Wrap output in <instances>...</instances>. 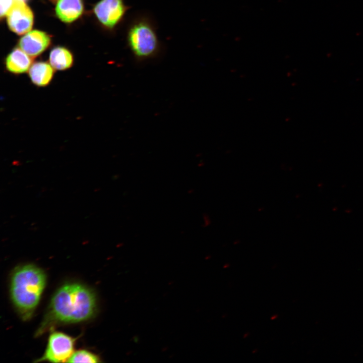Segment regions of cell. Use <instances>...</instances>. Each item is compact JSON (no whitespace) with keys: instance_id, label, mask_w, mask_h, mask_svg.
I'll list each match as a JSON object with an SVG mask.
<instances>
[{"instance_id":"cell-1","label":"cell","mask_w":363,"mask_h":363,"mask_svg":"<svg viewBox=\"0 0 363 363\" xmlns=\"http://www.w3.org/2000/svg\"><path fill=\"white\" fill-rule=\"evenodd\" d=\"M96 310L94 292L79 283H68L60 287L51 300L48 311L38 332L57 324L74 323L91 318Z\"/></svg>"},{"instance_id":"cell-2","label":"cell","mask_w":363,"mask_h":363,"mask_svg":"<svg viewBox=\"0 0 363 363\" xmlns=\"http://www.w3.org/2000/svg\"><path fill=\"white\" fill-rule=\"evenodd\" d=\"M125 43L137 63L156 59L163 50L157 23L148 12H138L130 18L125 27Z\"/></svg>"},{"instance_id":"cell-3","label":"cell","mask_w":363,"mask_h":363,"mask_svg":"<svg viewBox=\"0 0 363 363\" xmlns=\"http://www.w3.org/2000/svg\"><path fill=\"white\" fill-rule=\"evenodd\" d=\"M45 283L44 271L34 265L21 266L14 271L10 287L11 298L24 320L31 317Z\"/></svg>"},{"instance_id":"cell-4","label":"cell","mask_w":363,"mask_h":363,"mask_svg":"<svg viewBox=\"0 0 363 363\" xmlns=\"http://www.w3.org/2000/svg\"><path fill=\"white\" fill-rule=\"evenodd\" d=\"M131 8L125 0H100L95 6L94 12L105 29L114 31L126 20Z\"/></svg>"},{"instance_id":"cell-5","label":"cell","mask_w":363,"mask_h":363,"mask_svg":"<svg viewBox=\"0 0 363 363\" xmlns=\"http://www.w3.org/2000/svg\"><path fill=\"white\" fill-rule=\"evenodd\" d=\"M74 340L70 336L62 332H53L49 337L43 355L36 361H67L74 352Z\"/></svg>"},{"instance_id":"cell-6","label":"cell","mask_w":363,"mask_h":363,"mask_svg":"<svg viewBox=\"0 0 363 363\" xmlns=\"http://www.w3.org/2000/svg\"><path fill=\"white\" fill-rule=\"evenodd\" d=\"M7 17L9 27L14 32L22 35L31 30L33 15L24 1H16Z\"/></svg>"},{"instance_id":"cell-7","label":"cell","mask_w":363,"mask_h":363,"mask_svg":"<svg viewBox=\"0 0 363 363\" xmlns=\"http://www.w3.org/2000/svg\"><path fill=\"white\" fill-rule=\"evenodd\" d=\"M49 36L45 32L33 30L27 32L20 40V48L31 57H35L43 52L49 46Z\"/></svg>"},{"instance_id":"cell-8","label":"cell","mask_w":363,"mask_h":363,"mask_svg":"<svg viewBox=\"0 0 363 363\" xmlns=\"http://www.w3.org/2000/svg\"><path fill=\"white\" fill-rule=\"evenodd\" d=\"M32 57L21 48H15L7 56L5 66L9 72L21 74L29 71L32 65Z\"/></svg>"},{"instance_id":"cell-9","label":"cell","mask_w":363,"mask_h":363,"mask_svg":"<svg viewBox=\"0 0 363 363\" xmlns=\"http://www.w3.org/2000/svg\"><path fill=\"white\" fill-rule=\"evenodd\" d=\"M28 72L32 83L40 87L49 84L54 73V68L51 65L44 62H38L32 64Z\"/></svg>"},{"instance_id":"cell-10","label":"cell","mask_w":363,"mask_h":363,"mask_svg":"<svg viewBox=\"0 0 363 363\" xmlns=\"http://www.w3.org/2000/svg\"><path fill=\"white\" fill-rule=\"evenodd\" d=\"M83 10L82 0H58L55 8L57 16L66 23L72 22L78 19Z\"/></svg>"},{"instance_id":"cell-11","label":"cell","mask_w":363,"mask_h":363,"mask_svg":"<svg viewBox=\"0 0 363 363\" xmlns=\"http://www.w3.org/2000/svg\"><path fill=\"white\" fill-rule=\"evenodd\" d=\"M49 63L57 70H66L71 68L73 63V56L71 52L63 47L54 48L49 54Z\"/></svg>"},{"instance_id":"cell-12","label":"cell","mask_w":363,"mask_h":363,"mask_svg":"<svg viewBox=\"0 0 363 363\" xmlns=\"http://www.w3.org/2000/svg\"><path fill=\"white\" fill-rule=\"evenodd\" d=\"M100 361L97 355L85 350H80L73 352L67 362L95 363Z\"/></svg>"},{"instance_id":"cell-13","label":"cell","mask_w":363,"mask_h":363,"mask_svg":"<svg viewBox=\"0 0 363 363\" xmlns=\"http://www.w3.org/2000/svg\"><path fill=\"white\" fill-rule=\"evenodd\" d=\"M16 0H1V17L7 16Z\"/></svg>"},{"instance_id":"cell-14","label":"cell","mask_w":363,"mask_h":363,"mask_svg":"<svg viewBox=\"0 0 363 363\" xmlns=\"http://www.w3.org/2000/svg\"><path fill=\"white\" fill-rule=\"evenodd\" d=\"M16 1H24V2L25 0H16Z\"/></svg>"}]
</instances>
